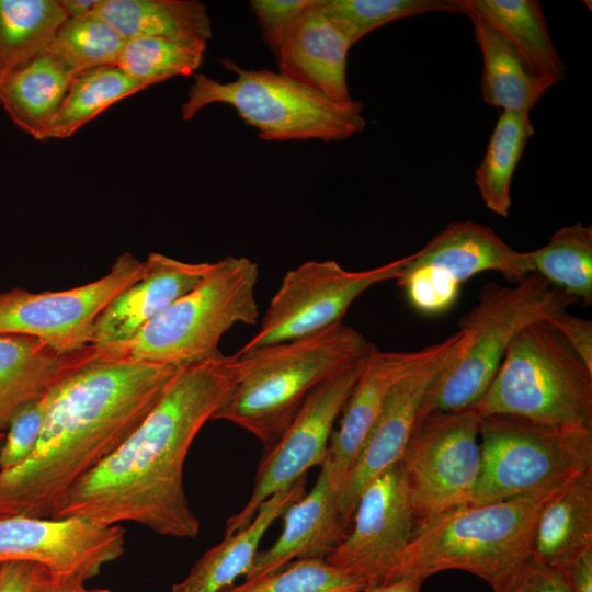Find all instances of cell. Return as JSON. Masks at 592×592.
I'll return each mask as SVG.
<instances>
[{
    "label": "cell",
    "instance_id": "14",
    "mask_svg": "<svg viewBox=\"0 0 592 592\" xmlns=\"http://www.w3.org/2000/svg\"><path fill=\"white\" fill-rule=\"evenodd\" d=\"M365 358L327 378L308 395L280 440L267 449L258 469L252 493L247 504L227 520L225 535L247 526L264 501L289 489L311 467L322 465L334 422L357 380Z\"/></svg>",
    "mask_w": 592,
    "mask_h": 592
},
{
    "label": "cell",
    "instance_id": "34",
    "mask_svg": "<svg viewBox=\"0 0 592 592\" xmlns=\"http://www.w3.org/2000/svg\"><path fill=\"white\" fill-rule=\"evenodd\" d=\"M206 43L161 37L125 41L117 66L149 86L175 76L193 75L203 61Z\"/></svg>",
    "mask_w": 592,
    "mask_h": 592
},
{
    "label": "cell",
    "instance_id": "19",
    "mask_svg": "<svg viewBox=\"0 0 592 592\" xmlns=\"http://www.w3.org/2000/svg\"><path fill=\"white\" fill-rule=\"evenodd\" d=\"M143 275L119 293L98 316L92 344L116 348L130 341L149 321L192 289L210 263H190L150 252Z\"/></svg>",
    "mask_w": 592,
    "mask_h": 592
},
{
    "label": "cell",
    "instance_id": "13",
    "mask_svg": "<svg viewBox=\"0 0 592 592\" xmlns=\"http://www.w3.org/2000/svg\"><path fill=\"white\" fill-rule=\"evenodd\" d=\"M144 269V261L124 252L107 274L75 288L32 293L15 287L0 293V334L35 337L64 353L87 348L98 316Z\"/></svg>",
    "mask_w": 592,
    "mask_h": 592
},
{
    "label": "cell",
    "instance_id": "2",
    "mask_svg": "<svg viewBox=\"0 0 592 592\" xmlns=\"http://www.w3.org/2000/svg\"><path fill=\"white\" fill-rule=\"evenodd\" d=\"M180 368L99 352L52 387L34 449L0 471V519L52 517L68 490L139 426Z\"/></svg>",
    "mask_w": 592,
    "mask_h": 592
},
{
    "label": "cell",
    "instance_id": "30",
    "mask_svg": "<svg viewBox=\"0 0 592 592\" xmlns=\"http://www.w3.org/2000/svg\"><path fill=\"white\" fill-rule=\"evenodd\" d=\"M535 134L526 112L502 111L486 153L475 171V183L486 207L506 217L511 208V182L530 138Z\"/></svg>",
    "mask_w": 592,
    "mask_h": 592
},
{
    "label": "cell",
    "instance_id": "5",
    "mask_svg": "<svg viewBox=\"0 0 592 592\" xmlns=\"http://www.w3.org/2000/svg\"><path fill=\"white\" fill-rule=\"evenodd\" d=\"M576 304V298L537 273L513 286L485 284L476 305L458 320L456 349L429 391L419 421L434 411L476 405L519 332L533 322L551 320Z\"/></svg>",
    "mask_w": 592,
    "mask_h": 592
},
{
    "label": "cell",
    "instance_id": "15",
    "mask_svg": "<svg viewBox=\"0 0 592 592\" xmlns=\"http://www.w3.org/2000/svg\"><path fill=\"white\" fill-rule=\"evenodd\" d=\"M352 521L326 560L365 587L391 581L417 525L400 460L363 489Z\"/></svg>",
    "mask_w": 592,
    "mask_h": 592
},
{
    "label": "cell",
    "instance_id": "12",
    "mask_svg": "<svg viewBox=\"0 0 592 592\" xmlns=\"http://www.w3.org/2000/svg\"><path fill=\"white\" fill-rule=\"evenodd\" d=\"M408 255L365 271H348L335 261H307L283 277L259 331L236 353L317 334L339 322L352 303L369 287L397 280Z\"/></svg>",
    "mask_w": 592,
    "mask_h": 592
},
{
    "label": "cell",
    "instance_id": "27",
    "mask_svg": "<svg viewBox=\"0 0 592 592\" xmlns=\"http://www.w3.org/2000/svg\"><path fill=\"white\" fill-rule=\"evenodd\" d=\"M125 41L161 37L207 43L210 16L197 0H99L92 12Z\"/></svg>",
    "mask_w": 592,
    "mask_h": 592
},
{
    "label": "cell",
    "instance_id": "7",
    "mask_svg": "<svg viewBox=\"0 0 592 592\" xmlns=\"http://www.w3.org/2000/svg\"><path fill=\"white\" fill-rule=\"evenodd\" d=\"M259 269L248 258L210 263L202 280L149 321L130 341L99 350L162 365L183 367L220 354L223 335L238 323L255 325Z\"/></svg>",
    "mask_w": 592,
    "mask_h": 592
},
{
    "label": "cell",
    "instance_id": "43",
    "mask_svg": "<svg viewBox=\"0 0 592 592\" xmlns=\"http://www.w3.org/2000/svg\"><path fill=\"white\" fill-rule=\"evenodd\" d=\"M83 585L75 581L53 577L43 568L36 566L31 592H80Z\"/></svg>",
    "mask_w": 592,
    "mask_h": 592
},
{
    "label": "cell",
    "instance_id": "25",
    "mask_svg": "<svg viewBox=\"0 0 592 592\" xmlns=\"http://www.w3.org/2000/svg\"><path fill=\"white\" fill-rule=\"evenodd\" d=\"M460 14L476 16L500 33L539 75L555 83L566 66L553 44L537 0H449Z\"/></svg>",
    "mask_w": 592,
    "mask_h": 592
},
{
    "label": "cell",
    "instance_id": "36",
    "mask_svg": "<svg viewBox=\"0 0 592 592\" xmlns=\"http://www.w3.org/2000/svg\"><path fill=\"white\" fill-rule=\"evenodd\" d=\"M365 584L326 559L288 562L269 574L248 579L225 592H361Z\"/></svg>",
    "mask_w": 592,
    "mask_h": 592
},
{
    "label": "cell",
    "instance_id": "33",
    "mask_svg": "<svg viewBox=\"0 0 592 592\" xmlns=\"http://www.w3.org/2000/svg\"><path fill=\"white\" fill-rule=\"evenodd\" d=\"M125 39L94 13L68 18L47 52L73 75L103 66H117Z\"/></svg>",
    "mask_w": 592,
    "mask_h": 592
},
{
    "label": "cell",
    "instance_id": "8",
    "mask_svg": "<svg viewBox=\"0 0 592 592\" xmlns=\"http://www.w3.org/2000/svg\"><path fill=\"white\" fill-rule=\"evenodd\" d=\"M223 64L236 72L237 78L220 82L195 73L181 107L184 121L192 119L209 104L225 103L235 107L244 123L267 141L319 139L328 143L350 138L366 127L361 102H337L280 71L241 69L230 60Z\"/></svg>",
    "mask_w": 592,
    "mask_h": 592
},
{
    "label": "cell",
    "instance_id": "9",
    "mask_svg": "<svg viewBox=\"0 0 592 592\" xmlns=\"http://www.w3.org/2000/svg\"><path fill=\"white\" fill-rule=\"evenodd\" d=\"M481 464L468 504L559 487L592 468V430L494 414L480 423Z\"/></svg>",
    "mask_w": 592,
    "mask_h": 592
},
{
    "label": "cell",
    "instance_id": "18",
    "mask_svg": "<svg viewBox=\"0 0 592 592\" xmlns=\"http://www.w3.org/2000/svg\"><path fill=\"white\" fill-rule=\"evenodd\" d=\"M431 345L417 351H379L364 360L357 380L329 441L327 463L334 485L343 489L392 387L420 364Z\"/></svg>",
    "mask_w": 592,
    "mask_h": 592
},
{
    "label": "cell",
    "instance_id": "26",
    "mask_svg": "<svg viewBox=\"0 0 592 592\" xmlns=\"http://www.w3.org/2000/svg\"><path fill=\"white\" fill-rule=\"evenodd\" d=\"M468 16L482 55L483 101L502 111L528 113L555 82L536 72L494 29L476 16Z\"/></svg>",
    "mask_w": 592,
    "mask_h": 592
},
{
    "label": "cell",
    "instance_id": "3",
    "mask_svg": "<svg viewBox=\"0 0 592 592\" xmlns=\"http://www.w3.org/2000/svg\"><path fill=\"white\" fill-rule=\"evenodd\" d=\"M375 349L339 322L307 338L235 354L231 387L212 420L244 429L270 449L319 384Z\"/></svg>",
    "mask_w": 592,
    "mask_h": 592
},
{
    "label": "cell",
    "instance_id": "17",
    "mask_svg": "<svg viewBox=\"0 0 592 592\" xmlns=\"http://www.w3.org/2000/svg\"><path fill=\"white\" fill-rule=\"evenodd\" d=\"M457 342L456 332L432 344L429 355L390 390L339 496V510L348 531L363 489L401 459L429 391L453 356Z\"/></svg>",
    "mask_w": 592,
    "mask_h": 592
},
{
    "label": "cell",
    "instance_id": "10",
    "mask_svg": "<svg viewBox=\"0 0 592 592\" xmlns=\"http://www.w3.org/2000/svg\"><path fill=\"white\" fill-rule=\"evenodd\" d=\"M486 271L511 284L534 273L527 251L513 249L483 224L457 220L408 255L397 284L414 309L436 315L455 304L463 283Z\"/></svg>",
    "mask_w": 592,
    "mask_h": 592
},
{
    "label": "cell",
    "instance_id": "11",
    "mask_svg": "<svg viewBox=\"0 0 592 592\" xmlns=\"http://www.w3.org/2000/svg\"><path fill=\"white\" fill-rule=\"evenodd\" d=\"M481 419L469 407L434 411L417 423L400 459L417 525L469 503L480 471Z\"/></svg>",
    "mask_w": 592,
    "mask_h": 592
},
{
    "label": "cell",
    "instance_id": "20",
    "mask_svg": "<svg viewBox=\"0 0 592 592\" xmlns=\"http://www.w3.org/2000/svg\"><path fill=\"white\" fill-rule=\"evenodd\" d=\"M340 489L322 463L315 486L284 512L283 530L274 544L259 551L246 580L278 570L298 559H326L348 530L339 510Z\"/></svg>",
    "mask_w": 592,
    "mask_h": 592
},
{
    "label": "cell",
    "instance_id": "42",
    "mask_svg": "<svg viewBox=\"0 0 592 592\" xmlns=\"http://www.w3.org/2000/svg\"><path fill=\"white\" fill-rule=\"evenodd\" d=\"M565 573L570 592H592V548L580 555Z\"/></svg>",
    "mask_w": 592,
    "mask_h": 592
},
{
    "label": "cell",
    "instance_id": "44",
    "mask_svg": "<svg viewBox=\"0 0 592 592\" xmlns=\"http://www.w3.org/2000/svg\"><path fill=\"white\" fill-rule=\"evenodd\" d=\"M423 581L418 577H402L386 583L367 585L361 592H421Z\"/></svg>",
    "mask_w": 592,
    "mask_h": 592
},
{
    "label": "cell",
    "instance_id": "4",
    "mask_svg": "<svg viewBox=\"0 0 592 592\" xmlns=\"http://www.w3.org/2000/svg\"><path fill=\"white\" fill-rule=\"evenodd\" d=\"M557 488L483 504H465L420 523L392 580L402 577L424 580L441 571L462 570L492 587L531 555L537 515Z\"/></svg>",
    "mask_w": 592,
    "mask_h": 592
},
{
    "label": "cell",
    "instance_id": "6",
    "mask_svg": "<svg viewBox=\"0 0 592 592\" xmlns=\"http://www.w3.org/2000/svg\"><path fill=\"white\" fill-rule=\"evenodd\" d=\"M473 407L481 418L505 414L592 430V373L549 320L536 321L513 339Z\"/></svg>",
    "mask_w": 592,
    "mask_h": 592
},
{
    "label": "cell",
    "instance_id": "21",
    "mask_svg": "<svg viewBox=\"0 0 592 592\" xmlns=\"http://www.w3.org/2000/svg\"><path fill=\"white\" fill-rule=\"evenodd\" d=\"M350 47L312 0L286 32L276 61L284 76L337 102L349 103L353 101L346 81Z\"/></svg>",
    "mask_w": 592,
    "mask_h": 592
},
{
    "label": "cell",
    "instance_id": "45",
    "mask_svg": "<svg viewBox=\"0 0 592 592\" xmlns=\"http://www.w3.org/2000/svg\"><path fill=\"white\" fill-rule=\"evenodd\" d=\"M68 18H80L92 13L99 0H59Z\"/></svg>",
    "mask_w": 592,
    "mask_h": 592
},
{
    "label": "cell",
    "instance_id": "28",
    "mask_svg": "<svg viewBox=\"0 0 592 592\" xmlns=\"http://www.w3.org/2000/svg\"><path fill=\"white\" fill-rule=\"evenodd\" d=\"M73 75L46 52L11 75L0 87V104L21 130L46 140Z\"/></svg>",
    "mask_w": 592,
    "mask_h": 592
},
{
    "label": "cell",
    "instance_id": "31",
    "mask_svg": "<svg viewBox=\"0 0 592 592\" xmlns=\"http://www.w3.org/2000/svg\"><path fill=\"white\" fill-rule=\"evenodd\" d=\"M149 84L134 79L118 66H103L73 77L47 130V139H65L114 103Z\"/></svg>",
    "mask_w": 592,
    "mask_h": 592
},
{
    "label": "cell",
    "instance_id": "24",
    "mask_svg": "<svg viewBox=\"0 0 592 592\" xmlns=\"http://www.w3.org/2000/svg\"><path fill=\"white\" fill-rule=\"evenodd\" d=\"M592 548V468L558 487L542 506L533 531L531 556L566 570Z\"/></svg>",
    "mask_w": 592,
    "mask_h": 592
},
{
    "label": "cell",
    "instance_id": "1",
    "mask_svg": "<svg viewBox=\"0 0 592 592\" xmlns=\"http://www.w3.org/2000/svg\"><path fill=\"white\" fill-rule=\"evenodd\" d=\"M232 363L220 353L181 367L139 426L68 490L52 517L133 522L162 536L195 537L200 522L184 491V463L231 387Z\"/></svg>",
    "mask_w": 592,
    "mask_h": 592
},
{
    "label": "cell",
    "instance_id": "35",
    "mask_svg": "<svg viewBox=\"0 0 592 592\" xmlns=\"http://www.w3.org/2000/svg\"><path fill=\"white\" fill-rule=\"evenodd\" d=\"M317 8L351 46L399 19L439 11L460 14L449 0H317Z\"/></svg>",
    "mask_w": 592,
    "mask_h": 592
},
{
    "label": "cell",
    "instance_id": "39",
    "mask_svg": "<svg viewBox=\"0 0 592 592\" xmlns=\"http://www.w3.org/2000/svg\"><path fill=\"white\" fill-rule=\"evenodd\" d=\"M311 2L312 0L250 1V8L261 29L262 38L275 57L286 32Z\"/></svg>",
    "mask_w": 592,
    "mask_h": 592
},
{
    "label": "cell",
    "instance_id": "40",
    "mask_svg": "<svg viewBox=\"0 0 592 592\" xmlns=\"http://www.w3.org/2000/svg\"><path fill=\"white\" fill-rule=\"evenodd\" d=\"M549 321L592 373V321L568 311Z\"/></svg>",
    "mask_w": 592,
    "mask_h": 592
},
{
    "label": "cell",
    "instance_id": "38",
    "mask_svg": "<svg viewBox=\"0 0 592 592\" xmlns=\"http://www.w3.org/2000/svg\"><path fill=\"white\" fill-rule=\"evenodd\" d=\"M491 588L492 592H570L563 570L544 565L531 555Z\"/></svg>",
    "mask_w": 592,
    "mask_h": 592
},
{
    "label": "cell",
    "instance_id": "23",
    "mask_svg": "<svg viewBox=\"0 0 592 592\" xmlns=\"http://www.w3.org/2000/svg\"><path fill=\"white\" fill-rule=\"evenodd\" d=\"M306 476L289 489L281 491L258 509L252 521L208 549L191 568L189 574L172 585L171 592H225L235 581L247 576L261 539L287 508L306 492Z\"/></svg>",
    "mask_w": 592,
    "mask_h": 592
},
{
    "label": "cell",
    "instance_id": "46",
    "mask_svg": "<svg viewBox=\"0 0 592 592\" xmlns=\"http://www.w3.org/2000/svg\"><path fill=\"white\" fill-rule=\"evenodd\" d=\"M80 592H112L107 589H88L84 585L80 589Z\"/></svg>",
    "mask_w": 592,
    "mask_h": 592
},
{
    "label": "cell",
    "instance_id": "22",
    "mask_svg": "<svg viewBox=\"0 0 592 592\" xmlns=\"http://www.w3.org/2000/svg\"><path fill=\"white\" fill-rule=\"evenodd\" d=\"M98 353L93 344L64 353L35 337L0 334V431L19 407L42 397Z\"/></svg>",
    "mask_w": 592,
    "mask_h": 592
},
{
    "label": "cell",
    "instance_id": "41",
    "mask_svg": "<svg viewBox=\"0 0 592 592\" xmlns=\"http://www.w3.org/2000/svg\"><path fill=\"white\" fill-rule=\"evenodd\" d=\"M35 563L8 560L0 562V592H31Z\"/></svg>",
    "mask_w": 592,
    "mask_h": 592
},
{
    "label": "cell",
    "instance_id": "47",
    "mask_svg": "<svg viewBox=\"0 0 592 592\" xmlns=\"http://www.w3.org/2000/svg\"><path fill=\"white\" fill-rule=\"evenodd\" d=\"M4 435V432L0 431V444L3 442Z\"/></svg>",
    "mask_w": 592,
    "mask_h": 592
},
{
    "label": "cell",
    "instance_id": "37",
    "mask_svg": "<svg viewBox=\"0 0 592 592\" xmlns=\"http://www.w3.org/2000/svg\"><path fill=\"white\" fill-rule=\"evenodd\" d=\"M48 401L47 391L13 412L0 447V471L19 465L32 453L42 432Z\"/></svg>",
    "mask_w": 592,
    "mask_h": 592
},
{
    "label": "cell",
    "instance_id": "32",
    "mask_svg": "<svg viewBox=\"0 0 592 592\" xmlns=\"http://www.w3.org/2000/svg\"><path fill=\"white\" fill-rule=\"evenodd\" d=\"M527 254L534 273L576 298L579 305H592L591 225L565 226L545 246L527 251Z\"/></svg>",
    "mask_w": 592,
    "mask_h": 592
},
{
    "label": "cell",
    "instance_id": "16",
    "mask_svg": "<svg viewBox=\"0 0 592 592\" xmlns=\"http://www.w3.org/2000/svg\"><path fill=\"white\" fill-rule=\"evenodd\" d=\"M125 550V530L82 516L0 519V562L35 563L49 574L84 584Z\"/></svg>",
    "mask_w": 592,
    "mask_h": 592
},
{
    "label": "cell",
    "instance_id": "29",
    "mask_svg": "<svg viewBox=\"0 0 592 592\" xmlns=\"http://www.w3.org/2000/svg\"><path fill=\"white\" fill-rule=\"evenodd\" d=\"M67 19L59 0H0V87L47 52Z\"/></svg>",
    "mask_w": 592,
    "mask_h": 592
}]
</instances>
